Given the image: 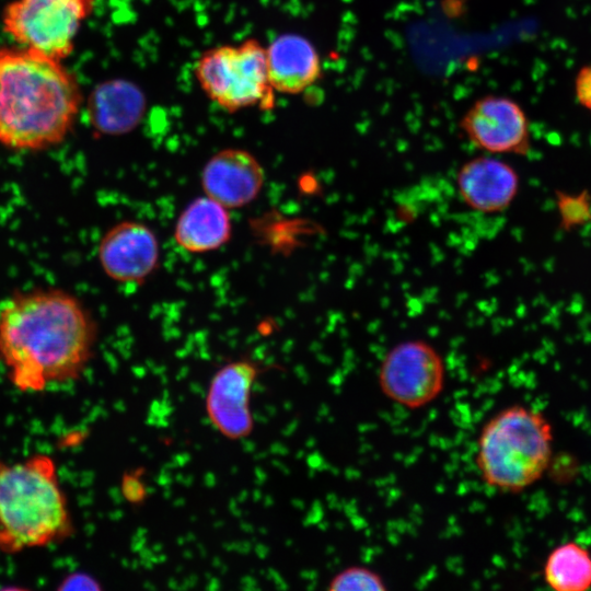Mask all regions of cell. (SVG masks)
Instances as JSON below:
<instances>
[{
  "label": "cell",
  "instance_id": "1",
  "mask_svg": "<svg viewBox=\"0 0 591 591\" xmlns=\"http://www.w3.org/2000/svg\"><path fill=\"white\" fill-rule=\"evenodd\" d=\"M96 338L91 313L61 289L19 292L0 306V362L9 382L23 393L79 379Z\"/></svg>",
  "mask_w": 591,
  "mask_h": 591
},
{
  "label": "cell",
  "instance_id": "2",
  "mask_svg": "<svg viewBox=\"0 0 591 591\" xmlns=\"http://www.w3.org/2000/svg\"><path fill=\"white\" fill-rule=\"evenodd\" d=\"M82 93L59 60L30 48L0 49V144L38 151L65 140Z\"/></svg>",
  "mask_w": 591,
  "mask_h": 591
},
{
  "label": "cell",
  "instance_id": "3",
  "mask_svg": "<svg viewBox=\"0 0 591 591\" xmlns=\"http://www.w3.org/2000/svg\"><path fill=\"white\" fill-rule=\"evenodd\" d=\"M74 533L55 460L45 453L0 460V552L47 547Z\"/></svg>",
  "mask_w": 591,
  "mask_h": 591
},
{
  "label": "cell",
  "instance_id": "4",
  "mask_svg": "<svg viewBox=\"0 0 591 591\" xmlns=\"http://www.w3.org/2000/svg\"><path fill=\"white\" fill-rule=\"evenodd\" d=\"M553 428L546 417L520 404L507 406L482 426L475 465L483 483L502 493H520L548 468Z\"/></svg>",
  "mask_w": 591,
  "mask_h": 591
},
{
  "label": "cell",
  "instance_id": "5",
  "mask_svg": "<svg viewBox=\"0 0 591 591\" xmlns=\"http://www.w3.org/2000/svg\"><path fill=\"white\" fill-rule=\"evenodd\" d=\"M194 72L206 95L227 112L274 107L276 92L268 81L266 48L255 38L206 50Z\"/></svg>",
  "mask_w": 591,
  "mask_h": 591
},
{
  "label": "cell",
  "instance_id": "6",
  "mask_svg": "<svg viewBox=\"0 0 591 591\" xmlns=\"http://www.w3.org/2000/svg\"><path fill=\"white\" fill-rule=\"evenodd\" d=\"M93 0H15L2 14L4 31L21 46L53 59L70 55Z\"/></svg>",
  "mask_w": 591,
  "mask_h": 591
},
{
  "label": "cell",
  "instance_id": "7",
  "mask_svg": "<svg viewBox=\"0 0 591 591\" xmlns=\"http://www.w3.org/2000/svg\"><path fill=\"white\" fill-rule=\"evenodd\" d=\"M445 364L440 352L422 339H406L389 349L378 370V385L391 402L420 409L443 392Z\"/></svg>",
  "mask_w": 591,
  "mask_h": 591
},
{
  "label": "cell",
  "instance_id": "8",
  "mask_svg": "<svg viewBox=\"0 0 591 591\" xmlns=\"http://www.w3.org/2000/svg\"><path fill=\"white\" fill-rule=\"evenodd\" d=\"M460 128L467 140L488 154L525 155L531 149L530 125L523 108L501 95H485L465 112Z\"/></svg>",
  "mask_w": 591,
  "mask_h": 591
},
{
  "label": "cell",
  "instance_id": "9",
  "mask_svg": "<svg viewBox=\"0 0 591 591\" xmlns=\"http://www.w3.org/2000/svg\"><path fill=\"white\" fill-rule=\"evenodd\" d=\"M160 242L154 231L135 220L111 227L97 245V260L104 274L120 283H141L158 268Z\"/></svg>",
  "mask_w": 591,
  "mask_h": 591
},
{
  "label": "cell",
  "instance_id": "10",
  "mask_svg": "<svg viewBox=\"0 0 591 591\" xmlns=\"http://www.w3.org/2000/svg\"><path fill=\"white\" fill-rule=\"evenodd\" d=\"M262 372L257 362L242 358L225 363L213 374L207 392L206 412L224 437L235 440L252 432L251 393Z\"/></svg>",
  "mask_w": 591,
  "mask_h": 591
},
{
  "label": "cell",
  "instance_id": "11",
  "mask_svg": "<svg viewBox=\"0 0 591 591\" xmlns=\"http://www.w3.org/2000/svg\"><path fill=\"white\" fill-rule=\"evenodd\" d=\"M265 183V171L251 152L227 148L204 165L200 184L206 196L225 208L237 209L253 202Z\"/></svg>",
  "mask_w": 591,
  "mask_h": 591
},
{
  "label": "cell",
  "instance_id": "12",
  "mask_svg": "<svg viewBox=\"0 0 591 591\" xmlns=\"http://www.w3.org/2000/svg\"><path fill=\"white\" fill-rule=\"evenodd\" d=\"M461 200L480 213L506 210L519 190V175L505 161L490 155L473 158L461 165L455 176Z\"/></svg>",
  "mask_w": 591,
  "mask_h": 591
},
{
  "label": "cell",
  "instance_id": "13",
  "mask_svg": "<svg viewBox=\"0 0 591 591\" xmlns=\"http://www.w3.org/2000/svg\"><path fill=\"white\" fill-rule=\"evenodd\" d=\"M265 48L268 81L275 92L299 94L320 79V55L304 36L282 34Z\"/></svg>",
  "mask_w": 591,
  "mask_h": 591
},
{
  "label": "cell",
  "instance_id": "14",
  "mask_svg": "<svg viewBox=\"0 0 591 591\" xmlns=\"http://www.w3.org/2000/svg\"><path fill=\"white\" fill-rule=\"evenodd\" d=\"M146 111L141 90L125 80L97 85L90 95L88 112L93 128L103 135L120 136L134 130Z\"/></svg>",
  "mask_w": 591,
  "mask_h": 591
},
{
  "label": "cell",
  "instance_id": "15",
  "mask_svg": "<svg viewBox=\"0 0 591 591\" xmlns=\"http://www.w3.org/2000/svg\"><path fill=\"white\" fill-rule=\"evenodd\" d=\"M231 235L229 209L206 195L192 200L174 227L176 244L194 254L217 251L230 241Z\"/></svg>",
  "mask_w": 591,
  "mask_h": 591
},
{
  "label": "cell",
  "instance_id": "16",
  "mask_svg": "<svg viewBox=\"0 0 591 591\" xmlns=\"http://www.w3.org/2000/svg\"><path fill=\"white\" fill-rule=\"evenodd\" d=\"M547 584L557 591H583L591 587V554L575 542L559 545L544 566Z\"/></svg>",
  "mask_w": 591,
  "mask_h": 591
},
{
  "label": "cell",
  "instance_id": "17",
  "mask_svg": "<svg viewBox=\"0 0 591 591\" xmlns=\"http://www.w3.org/2000/svg\"><path fill=\"white\" fill-rule=\"evenodd\" d=\"M331 591H384L387 590L382 576L375 570L354 565L338 571L328 582Z\"/></svg>",
  "mask_w": 591,
  "mask_h": 591
},
{
  "label": "cell",
  "instance_id": "18",
  "mask_svg": "<svg viewBox=\"0 0 591 591\" xmlns=\"http://www.w3.org/2000/svg\"><path fill=\"white\" fill-rule=\"evenodd\" d=\"M560 227L570 231L591 221V196L587 190L579 194L556 193Z\"/></svg>",
  "mask_w": 591,
  "mask_h": 591
},
{
  "label": "cell",
  "instance_id": "19",
  "mask_svg": "<svg viewBox=\"0 0 591 591\" xmlns=\"http://www.w3.org/2000/svg\"><path fill=\"white\" fill-rule=\"evenodd\" d=\"M143 472V468H137L125 472L121 477L123 496L134 506L143 503L148 497V490L142 480Z\"/></svg>",
  "mask_w": 591,
  "mask_h": 591
},
{
  "label": "cell",
  "instance_id": "20",
  "mask_svg": "<svg viewBox=\"0 0 591 591\" xmlns=\"http://www.w3.org/2000/svg\"><path fill=\"white\" fill-rule=\"evenodd\" d=\"M59 590H101L100 582L86 572H72L66 576L58 587Z\"/></svg>",
  "mask_w": 591,
  "mask_h": 591
},
{
  "label": "cell",
  "instance_id": "21",
  "mask_svg": "<svg viewBox=\"0 0 591 591\" xmlns=\"http://www.w3.org/2000/svg\"><path fill=\"white\" fill-rule=\"evenodd\" d=\"M575 92L580 105L591 113V66H584L578 71Z\"/></svg>",
  "mask_w": 591,
  "mask_h": 591
}]
</instances>
